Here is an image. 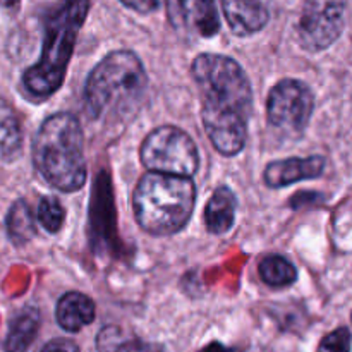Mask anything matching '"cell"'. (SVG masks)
Wrapping results in <instances>:
<instances>
[{
  "label": "cell",
  "mask_w": 352,
  "mask_h": 352,
  "mask_svg": "<svg viewBox=\"0 0 352 352\" xmlns=\"http://www.w3.org/2000/svg\"><path fill=\"white\" fill-rule=\"evenodd\" d=\"M191 74L201 96V119L210 143L223 157H234L246 143L253 110L246 72L226 55L201 54L192 60Z\"/></svg>",
  "instance_id": "obj_1"
},
{
  "label": "cell",
  "mask_w": 352,
  "mask_h": 352,
  "mask_svg": "<svg viewBox=\"0 0 352 352\" xmlns=\"http://www.w3.org/2000/svg\"><path fill=\"white\" fill-rule=\"evenodd\" d=\"M33 162L41 177L62 192L86 182L85 136L78 117L58 112L43 120L33 141Z\"/></svg>",
  "instance_id": "obj_2"
},
{
  "label": "cell",
  "mask_w": 352,
  "mask_h": 352,
  "mask_svg": "<svg viewBox=\"0 0 352 352\" xmlns=\"http://www.w3.org/2000/svg\"><path fill=\"white\" fill-rule=\"evenodd\" d=\"M148 76L134 52L116 50L89 72L85 86L88 113L96 120L133 113L143 100Z\"/></svg>",
  "instance_id": "obj_3"
},
{
  "label": "cell",
  "mask_w": 352,
  "mask_h": 352,
  "mask_svg": "<svg viewBox=\"0 0 352 352\" xmlns=\"http://www.w3.org/2000/svg\"><path fill=\"white\" fill-rule=\"evenodd\" d=\"M89 0H62L45 24L41 58L23 74V86L34 100H45L62 86L76 36L88 16Z\"/></svg>",
  "instance_id": "obj_4"
},
{
  "label": "cell",
  "mask_w": 352,
  "mask_h": 352,
  "mask_svg": "<svg viewBox=\"0 0 352 352\" xmlns=\"http://www.w3.org/2000/svg\"><path fill=\"white\" fill-rule=\"evenodd\" d=\"M195 201L196 188L191 177L148 172L134 189V217L148 234L170 236L188 226Z\"/></svg>",
  "instance_id": "obj_5"
},
{
  "label": "cell",
  "mask_w": 352,
  "mask_h": 352,
  "mask_svg": "<svg viewBox=\"0 0 352 352\" xmlns=\"http://www.w3.org/2000/svg\"><path fill=\"white\" fill-rule=\"evenodd\" d=\"M141 162L150 172L191 177L199 167L195 141L175 126H160L144 138L140 151Z\"/></svg>",
  "instance_id": "obj_6"
},
{
  "label": "cell",
  "mask_w": 352,
  "mask_h": 352,
  "mask_svg": "<svg viewBox=\"0 0 352 352\" xmlns=\"http://www.w3.org/2000/svg\"><path fill=\"white\" fill-rule=\"evenodd\" d=\"M313 107L315 98L305 82L282 79L268 95V122L285 134H301L311 119Z\"/></svg>",
  "instance_id": "obj_7"
},
{
  "label": "cell",
  "mask_w": 352,
  "mask_h": 352,
  "mask_svg": "<svg viewBox=\"0 0 352 352\" xmlns=\"http://www.w3.org/2000/svg\"><path fill=\"white\" fill-rule=\"evenodd\" d=\"M346 24V0H306L298 34L301 47L322 52L340 36Z\"/></svg>",
  "instance_id": "obj_8"
},
{
  "label": "cell",
  "mask_w": 352,
  "mask_h": 352,
  "mask_svg": "<svg viewBox=\"0 0 352 352\" xmlns=\"http://www.w3.org/2000/svg\"><path fill=\"white\" fill-rule=\"evenodd\" d=\"M174 26L191 34L212 38L219 33L220 19L215 0H167Z\"/></svg>",
  "instance_id": "obj_9"
},
{
  "label": "cell",
  "mask_w": 352,
  "mask_h": 352,
  "mask_svg": "<svg viewBox=\"0 0 352 352\" xmlns=\"http://www.w3.org/2000/svg\"><path fill=\"white\" fill-rule=\"evenodd\" d=\"M323 168H325V158L323 157H296L272 162L265 168V184L274 189L285 188V186H291L294 182L320 177Z\"/></svg>",
  "instance_id": "obj_10"
},
{
  "label": "cell",
  "mask_w": 352,
  "mask_h": 352,
  "mask_svg": "<svg viewBox=\"0 0 352 352\" xmlns=\"http://www.w3.org/2000/svg\"><path fill=\"white\" fill-rule=\"evenodd\" d=\"M227 24L237 36H250L263 30L268 23V10L261 0H222Z\"/></svg>",
  "instance_id": "obj_11"
},
{
  "label": "cell",
  "mask_w": 352,
  "mask_h": 352,
  "mask_svg": "<svg viewBox=\"0 0 352 352\" xmlns=\"http://www.w3.org/2000/svg\"><path fill=\"white\" fill-rule=\"evenodd\" d=\"M95 320V302L81 292H67L57 305V322L67 332H79Z\"/></svg>",
  "instance_id": "obj_12"
},
{
  "label": "cell",
  "mask_w": 352,
  "mask_h": 352,
  "mask_svg": "<svg viewBox=\"0 0 352 352\" xmlns=\"http://www.w3.org/2000/svg\"><path fill=\"white\" fill-rule=\"evenodd\" d=\"M237 198L232 189L222 188L217 189L208 199L205 208V226L212 234H226L232 229L236 220Z\"/></svg>",
  "instance_id": "obj_13"
},
{
  "label": "cell",
  "mask_w": 352,
  "mask_h": 352,
  "mask_svg": "<svg viewBox=\"0 0 352 352\" xmlns=\"http://www.w3.org/2000/svg\"><path fill=\"white\" fill-rule=\"evenodd\" d=\"M40 327V313L34 308H26L17 313L9 327L3 347L6 352H26L33 344Z\"/></svg>",
  "instance_id": "obj_14"
},
{
  "label": "cell",
  "mask_w": 352,
  "mask_h": 352,
  "mask_svg": "<svg viewBox=\"0 0 352 352\" xmlns=\"http://www.w3.org/2000/svg\"><path fill=\"white\" fill-rule=\"evenodd\" d=\"M23 129L19 117L9 102L0 98V158H12L19 153Z\"/></svg>",
  "instance_id": "obj_15"
},
{
  "label": "cell",
  "mask_w": 352,
  "mask_h": 352,
  "mask_svg": "<svg viewBox=\"0 0 352 352\" xmlns=\"http://www.w3.org/2000/svg\"><path fill=\"white\" fill-rule=\"evenodd\" d=\"M258 274L261 280L272 287H287L298 280V270L294 265L278 254L263 258L258 265Z\"/></svg>",
  "instance_id": "obj_16"
},
{
  "label": "cell",
  "mask_w": 352,
  "mask_h": 352,
  "mask_svg": "<svg viewBox=\"0 0 352 352\" xmlns=\"http://www.w3.org/2000/svg\"><path fill=\"white\" fill-rule=\"evenodd\" d=\"M7 232L16 246H23L34 236V217L30 205L23 199L14 203L7 215Z\"/></svg>",
  "instance_id": "obj_17"
},
{
  "label": "cell",
  "mask_w": 352,
  "mask_h": 352,
  "mask_svg": "<svg viewBox=\"0 0 352 352\" xmlns=\"http://www.w3.org/2000/svg\"><path fill=\"white\" fill-rule=\"evenodd\" d=\"M98 352H141L143 344L138 337L131 336L120 327L110 325L100 330L96 337Z\"/></svg>",
  "instance_id": "obj_18"
},
{
  "label": "cell",
  "mask_w": 352,
  "mask_h": 352,
  "mask_svg": "<svg viewBox=\"0 0 352 352\" xmlns=\"http://www.w3.org/2000/svg\"><path fill=\"white\" fill-rule=\"evenodd\" d=\"M64 219L65 212L57 198H54V196H43L40 199L36 210V220L47 232H58L62 229V226H64Z\"/></svg>",
  "instance_id": "obj_19"
},
{
  "label": "cell",
  "mask_w": 352,
  "mask_h": 352,
  "mask_svg": "<svg viewBox=\"0 0 352 352\" xmlns=\"http://www.w3.org/2000/svg\"><path fill=\"white\" fill-rule=\"evenodd\" d=\"M352 337L347 329H337L320 344V352H351Z\"/></svg>",
  "instance_id": "obj_20"
},
{
  "label": "cell",
  "mask_w": 352,
  "mask_h": 352,
  "mask_svg": "<svg viewBox=\"0 0 352 352\" xmlns=\"http://www.w3.org/2000/svg\"><path fill=\"white\" fill-rule=\"evenodd\" d=\"M120 2H122L126 7H129V9L138 10V12L148 14V12H155L157 9H160L162 3H164L165 0H120Z\"/></svg>",
  "instance_id": "obj_21"
},
{
  "label": "cell",
  "mask_w": 352,
  "mask_h": 352,
  "mask_svg": "<svg viewBox=\"0 0 352 352\" xmlns=\"http://www.w3.org/2000/svg\"><path fill=\"white\" fill-rule=\"evenodd\" d=\"M41 352H79V347L69 339H55L48 342Z\"/></svg>",
  "instance_id": "obj_22"
}]
</instances>
